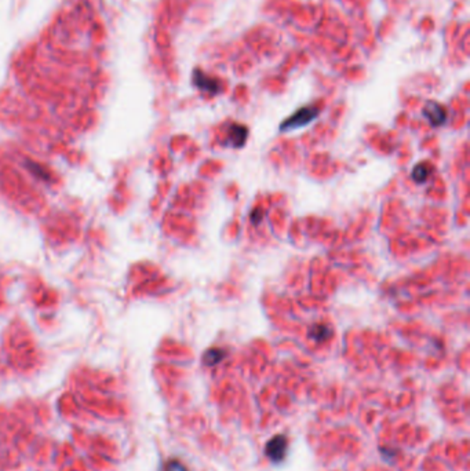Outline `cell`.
I'll return each mask as SVG.
<instances>
[{"label":"cell","instance_id":"9","mask_svg":"<svg viewBox=\"0 0 470 471\" xmlns=\"http://www.w3.org/2000/svg\"><path fill=\"white\" fill-rule=\"evenodd\" d=\"M164 471H188L184 463H181L179 460H170L166 463Z\"/></svg>","mask_w":470,"mask_h":471},{"label":"cell","instance_id":"7","mask_svg":"<svg viewBox=\"0 0 470 471\" xmlns=\"http://www.w3.org/2000/svg\"><path fill=\"white\" fill-rule=\"evenodd\" d=\"M310 338H313L316 342H324V340H327V338H330V335H331V331L328 328L327 325H324V324H316L312 327L310 329Z\"/></svg>","mask_w":470,"mask_h":471},{"label":"cell","instance_id":"5","mask_svg":"<svg viewBox=\"0 0 470 471\" xmlns=\"http://www.w3.org/2000/svg\"><path fill=\"white\" fill-rule=\"evenodd\" d=\"M248 130L243 124H232L228 131V145L233 148H241L247 141Z\"/></svg>","mask_w":470,"mask_h":471},{"label":"cell","instance_id":"3","mask_svg":"<svg viewBox=\"0 0 470 471\" xmlns=\"http://www.w3.org/2000/svg\"><path fill=\"white\" fill-rule=\"evenodd\" d=\"M423 114L429 120V123L435 127L446 123L447 120L446 109L441 106L440 103H436V102H428L423 107Z\"/></svg>","mask_w":470,"mask_h":471},{"label":"cell","instance_id":"6","mask_svg":"<svg viewBox=\"0 0 470 471\" xmlns=\"http://www.w3.org/2000/svg\"><path fill=\"white\" fill-rule=\"evenodd\" d=\"M430 174H432V167L428 163H419L412 170V179L418 184H423L429 178Z\"/></svg>","mask_w":470,"mask_h":471},{"label":"cell","instance_id":"8","mask_svg":"<svg viewBox=\"0 0 470 471\" xmlns=\"http://www.w3.org/2000/svg\"><path fill=\"white\" fill-rule=\"evenodd\" d=\"M225 357V352L222 349H210L209 352H206L204 354V364H207L209 367L218 364L220 361H222Z\"/></svg>","mask_w":470,"mask_h":471},{"label":"cell","instance_id":"1","mask_svg":"<svg viewBox=\"0 0 470 471\" xmlns=\"http://www.w3.org/2000/svg\"><path fill=\"white\" fill-rule=\"evenodd\" d=\"M319 116V109L316 106H305L301 107L295 113L290 116L286 121H283L280 125L281 131H291L297 130L304 125H308Z\"/></svg>","mask_w":470,"mask_h":471},{"label":"cell","instance_id":"2","mask_svg":"<svg viewBox=\"0 0 470 471\" xmlns=\"http://www.w3.org/2000/svg\"><path fill=\"white\" fill-rule=\"evenodd\" d=\"M287 447H288V442L286 437L276 436L266 444V455L274 463H279L286 456Z\"/></svg>","mask_w":470,"mask_h":471},{"label":"cell","instance_id":"4","mask_svg":"<svg viewBox=\"0 0 470 471\" xmlns=\"http://www.w3.org/2000/svg\"><path fill=\"white\" fill-rule=\"evenodd\" d=\"M193 82H195V84H196L199 89L206 91V93H209L211 95L218 94L221 91L220 82H218L217 79H213L210 78V76L203 75L200 71H196L193 73Z\"/></svg>","mask_w":470,"mask_h":471}]
</instances>
